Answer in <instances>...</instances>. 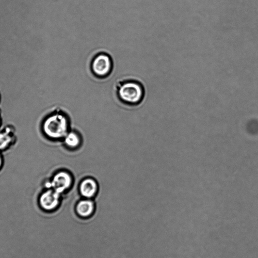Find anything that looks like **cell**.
<instances>
[{
	"mask_svg": "<svg viewBox=\"0 0 258 258\" xmlns=\"http://www.w3.org/2000/svg\"><path fill=\"white\" fill-rule=\"evenodd\" d=\"M60 199V194L50 189L42 194L40 198V203L42 209L47 211H51L58 208Z\"/></svg>",
	"mask_w": 258,
	"mask_h": 258,
	"instance_id": "5",
	"label": "cell"
},
{
	"mask_svg": "<svg viewBox=\"0 0 258 258\" xmlns=\"http://www.w3.org/2000/svg\"><path fill=\"white\" fill-rule=\"evenodd\" d=\"M63 141L64 145L72 150L78 148L82 143L81 136L75 131L70 130L64 138Z\"/></svg>",
	"mask_w": 258,
	"mask_h": 258,
	"instance_id": "8",
	"label": "cell"
},
{
	"mask_svg": "<svg viewBox=\"0 0 258 258\" xmlns=\"http://www.w3.org/2000/svg\"><path fill=\"white\" fill-rule=\"evenodd\" d=\"M0 122H1V121H0Z\"/></svg>",
	"mask_w": 258,
	"mask_h": 258,
	"instance_id": "11",
	"label": "cell"
},
{
	"mask_svg": "<svg viewBox=\"0 0 258 258\" xmlns=\"http://www.w3.org/2000/svg\"><path fill=\"white\" fill-rule=\"evenodd\" d=\"M95 210L94 202L90 199L84 198L77 203L76 212L82 218H88L93 215Z\"/></svg>",
	"mask_w": 258,
	"mask_h": 258,
	"instance_id": "7",
	"label": "cell"
},
{
	"mask_svg": "<svg viewBox=\"0 0 258 258\" xmlns=\"http://www.w3.org/2000/svg\"><path fill=\"white\" fill-rule=\"evenodd\" d=\"M73 182V177L70 172L61 171L54 175L48 184L49 189L54 190L61 195L72 188Z\"/></svg>",
	"mask_w": 258,
	"mask_h": 258,
	"instance_id": "4",
	"label": "cell"
},
{
	"mask_svg": "<svg viewBox=\"0 0 258 258\" xmlns=\"http://www.w3.org/2000/svg\"><path fill=\"white\" fill-rule=\"evenodd\" d=\"M12 137L8 131L0 133V149L6 148L12 143Z\"/></svg>",
	"mask_w": 258,
	"mask_h": 258,
	"instance_id": "9",
	"label": "cell"
},
{
	"mask_svg": "<svg viewBox=\"0 0 258 258\" xmlns=\"http://www.w3.org/2000/svg\"><path fill=\"white\" fill-rule=\"evenodd\" d=\"M43 130L46 135L51 139H63L70 131V122L65 115L57 113L46 119Z\"/></svg>",
	"mask_w": 258,
	"mask_h": 258,
	"instance_id": "1",
	"label": "cell"
},
{
	"mask_svg": "<svg viewBox=\"0 0 258 258\" xmlns=\"http://www.w3.org/2000/svg\"><path fill=\"white\" fill-rule=\"evenodd\" d=\"M2 165V159L1 156H0V168H1Z\"/></svg>",
	"mask_w": 258,
	"mask_h": 258,
	"instance_id": "10",
	"label": "cell"
},
{
	"mask_svg": "<svg viewBox=\"0 0 258 258\" xmlns=\"http://www.w3.org/2000/svg\"><path fill=\"white\" fill-rule=\"evenodd\" d=\"M117 88L119 99L127 105H138L144 98V87L137 81L128 80L121 81L118 83Z\"/></svg>",
	"mask_w": 258,
	"mask_h": 258,
	"instance_id": "2",
	"label": "cell"
},
{
	"mask_svg": "<svg viewBox=\"0 0 258 258\" xmlns=\"http://www.w3.org/2000/svg\"><path fill=\"white\" fill-rule=\"evenodd\" d=\"M99 186L97 180L92 177L83 178L79 185V191L82 197L92 199L97 195Z\"/></svg>",
	"mask_w": 258,
	"mask_h": 258,
	"instance_id": "6",
	"label": "cell"
},
{
	"mask_svg": "<svg viewBox=\"0 0 258 258\" xmlns=\"http://www.w3.org/2000/svg\"><path fill=\"white\" fill-rule=\"evenodd\" d=\"M91 67L96 76L99 78H105L110 74L112 70V60L108 54L99 53L94 58Z\"/></svg>",
	"mask_w": 258,
	"mask_h": 258,
	"instance_id": "3",
	"label": "cell"
}]
</instances>
